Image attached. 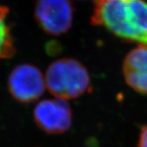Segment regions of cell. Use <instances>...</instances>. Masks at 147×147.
I'll use <instances>...</instances> for the list:
<instances>
[{
	"label": "cell",
	"instance_id": "1",
	"mask_svg": "<svg viewBox=\"0 0 147 147\" xmlns=\"http://www.w3.org/2000/svg\"><path fill=\"white\" fill-rule=\"evenodd\" d=\"M91 22L123 41L147 45V0H94Z\"/></svg>",
	"mask_w": 147,
	"mask_h": 147
},
{
	"label": "cell",
	"instance_id": "2",
	"mask_svg": "<svg viewBox=\"0 0 147 147\" xmlns=\"http://www.w3.org/2000/svg\"><path fill=\"white\" fill-rule=\"evenodd\" d=\"M44 78L48 92L60 99H77L90 89L91 78L88 69L74 58L54 61L48 65Z\"/></svg>",
	"mask_w": 147,
	"mask_h": 147
},
{
	"label": "cell",
	"instance_id": "3",
	"mask_svg": "<svg viewBox=\"0 0 147 147\" xmlns=\"http://www.w3.org/2000/svg\"><path fill=\"white\" fill-rule=\"evenodd\" d=\"M7 84L12 98L21 104L35 102L42 96L46 88L42 71L30 63L19 64L12 68Z\"/></svg>",
	"mask_w": 147,
	"mask_h": 147
},
{
	"label": "cell",
	"instance_id": "4",
	"mask_svg": "<svg viewBox=\"0 0 147 147\" xmlns=\"http://www.w3.org/2000/svg\"><path fill=\"white\" fill-rule=\"evenodd\" d=\"M74 8L70 0H36L34 16L37 24L50 36H61L71 29Z\"/></svg>",
	"mask_w": 147,
	"mask_h": 147
},
{
	"label": "cell",
	"instance_id": "5",
	"mask_svg": "<svg viewBox=\"0 0 147 147\" xmlns=\"http://www.w3.org/2000/svg\"><path fill=\"white\" fill-rule=\"evenodd\" d=\"M33 117L37 127L49 135L68 131L73 122L72 109L67 100L52 98L40 100L34 106Z\"/></svg>",
	"mask_w": 147,
	"mask_h": 147
},
{
	"label": "cell",
	"instance_id": "6",
	"mask_svg": "<svg viewBox=\"0 0 147 147\" xmlns=\"http://www.w3.org/2000/svg\"><path fill=\"white\" fill-rule=\"evenodd\" d=\"M122 69L125 82L131 89L147 95V45H139L127 53Z\"/></svg>",
	"mask_w": 147,
	"mask_h": 147
},
{
	"label": "cell",
	"instance_id": "7",
	"mask_svg": "<svg viewBox=\"0 0 147 147\" xmlns=\"http://www.w3.org/2000/svg\"><path fill=\"white\" fill-rule=\"evenodd\" d=\"M9 8L0 3V60H9L16 53L14 38L8 21Z\"/></svg>",
	"mask_w": 147,
	"mask_h": 147
},
{
	"label": "cell",
	"instance_id": "8",
	"mask_svg": "<svg viewBox=\"0 0 147 147\" xmlns=\"http://www.w3.org/2000/svg\"><path fill=\"white\" fill-rule=\"evenodd\" d=\"M137 147H147V124L142 127L141 129L138 137Z\"/></svg>",
	"mask_w": 147,
	"mask_h": 147
}]
</instances>
